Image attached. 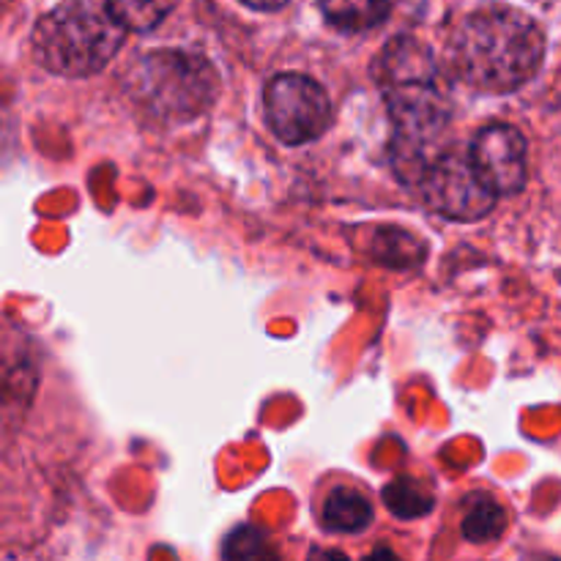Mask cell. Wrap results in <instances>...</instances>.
<instances>
[{"label": "cell", "instance_id": "cell-1", "mask_svg": "<svg viewBox=\"0 0 561 561\" xmlns=\"http://www.w3.org/2000/svg\"><path fill=\"white\" fill-rule=\"evenodd\" d=\"M376 80L394 124V157L420 179L442 151H433L449 121V93L436 58L422 42L400 36L376 60Z\"/></svg>", "mask_w": 561, "mask_h": 561}, {"label": "cell", "instance_id": "cell-2", "mask_svg": "<svg viewBox=\"0 0 561 561\" xmlns=\"http://www.w3.org/2000/svg\"><path fill=\"white\" fill-rule=\"evenodd\" d=\"M546 58V36L515 5H480L449 38L455 77L482 93H510L531 80Z\"/></svg>", "mask_w": 561, "mask_h": 561}, {"label": "cell", "instance_id": "cell-3", "mask_svg": "<svg viewBox=\"0 0 561 561\" xmlns=\"http://www.w3.org/2000/svg\"><path fill=\"white\" fill-rule=\"evenodd\" d=\"M126 27L110 0H60L33 27V55L60 77H91L118 55Z\"/></svg>", "mask_w": 561, "mask_h": 561}, {"label": "cell", "instance_id": "cell-4", "mask_svg": "<svg viewBox=\"0 0 561 561\" xmlns=\"http://www.w3.org/2000/svg\"><path fill=\"white\" fill-rule=\"evenodd\" d=\"M131 102L157 121L181 124L206 113L217 96V75L197 53L153 49L129 69Z\"/></svg>", "mask_w": 561, "mask_h": 561}, {"label": "cell", "instance_id": "cell-5", "mask_svg": "<svg viewBox=\"0 0 561 561\" xmlns=\"http://www.w3.org/2000/svg\"><path fill=\"white\" fill-rule=\"evenodd\" d=\"M263 113L285 146H305L329 129L332 102L312 77L285 71L268 80L263 91Z\"/></svg>", "mask_w": 561, "mask_h": 561}, {"label": "cell", "instance_id": "cell-6", "mask_svg": "<svg viewBox=\"0 0 561 561\" xmlns=\"http://www.w3.org/2000/svg\"><path fill=\"white\" fill-rule=\"evenodd\" d=\"M427 208L458 222H477L496 206V195L477 173L469 151H442L416 179Z\"/></svg>", "mask_w": 561, "mask_h": 561}, {"label": "cell", "instance_id": "cell-7", "mask_svg": "<svg viewBox=\"0 0 561 561\" xmlns=\"http://www.w3.org/2000/svg\"><path fill=\"white\" fill-rule=\"evenodd\" d=\"M477 173L496 197L518 195L526 186V140L515 126L488 124L469 148Z\"/></svg>", "mask_w": 561, "mask_h": 561}, {"label": "cell", "instance_id": "cell-8", "mask_svg": "<svg viewBox=\"0 0 561 561\" xmlns=\"http://www.w3.org/2000/svg\"><path fill=\"white\" fill-rule=\"evenodd\" d=\"M329 25L345 33H362L381 25L392 11V0H318Z\"/></svg>", "mask_w": 561, "mask_h": 561}, {"label": "cell", "instance_id": "cell-9", "mask_svg": "<svg viewBox=\"0 0 561 561\" xmlns=\"http://www.w3.org/2000/svg\"><path fill=\"white\" fill-rule=\"evenodd\" d=\"M373 518V507L362 493L351 491V488H334L323 502V524L327 529L340 531V535H351V531H362Z\"/></svg>", "mask_w": 561, "mask_h": 561}, {"label": "cell", "instance_id": "cell-10", "mask_svg": "<svg viewBox=\"0 0 561 561\" xmlns=\"http://www.w3.org/2000/svg\"><path fill=\"white\" fill-rule=\"evenodd\" d=\"M110 5L126 31L146 33L173 11L175 0H110Z\"/></svg>", "mask_w": 561, "mask_h": 561}, {"label": "cell", "instance_id": "cell-11", "mask_svg": "<svg viewBox=\"0 0 561 561\" xmlns=\"http://www.w3.org/2000/svg\"><path fill=\"white\" fill-rule=\"evenodd\" d=\"M504 526H507V515L491 499H482L474 507L466 513L463 518V535L471 542H493L502 537Z\"/></svg>", "mask_w": 561, "mask_h": 561}, {"label": "cell", "instance_id": "cell-12", "mask_svg": "<svg viewBox=\"0 0 561 561\" xmlns=\"http://www.w3.org/2000/svg\"><path fill=\"white\" fill-rule=\"evenodd\" d=\"M383 502H387V507L392 510L398 518H422V515L431 513L433 507L431 493L422 491L416 482H405V480H398L392 482V485H387V491H383Z\"/></svg>", "mask_w": 561, "mask_h": 561}, {"label": "cell", "instance_id": "cell-13", "mask_svg": "<svg viewBox=\"0 0 561 561\" xmlns=\"http://www.w3.org/2000/svg\"><path fill=\"white\" fill-rule=\"evenodd\" d=\"M225 561H274L266 542L252 529H236L225 542Z\"/></svg>", "mask_w": 561, "mask_h": 561}, {"label": "cell", "instance_id": "cell-14", "mask_svg": "<svg viewBox=\"0 0 561 561\" xmlns=\"http://www.w3.org/2000/svg\"><path fill=\"white\" fill-rule=\"evenodd\" d=\"M244 5H250V9L255 11H277L283 9L285 3H290V0H241Z\"/></svg>", "mask_w": 561, "mask_h": 561}, {"label": "cell", "instance_id": "cell-15", "mask_svg": "<svg viewBox=\"0 0 561 561\" xmlns=\"http://www.w3.org/2000/svg\"><path fill=\"white\" fill-rule=\"evenodd\" d=\"M307 561H348L340 551H323V548H316Z\"/></svg>", "mask_w": 561, "mask_h": 561}, {"label": "cell", "instance_id": "cell-16", "mask_svg": "<svg viewBox=\"0 0 561 561\" xmlns=\"http://www.w3.org/2000/svg\"><path fill=\"white\" fill-rule=\"evenodd\" d=\"M365 561H400V559H398V557H394V553H392V551H383V548H381V551L370 553V557H367Z\"/></svg>", "mask_w": 561, "mask_h": 561}]
</instances>
